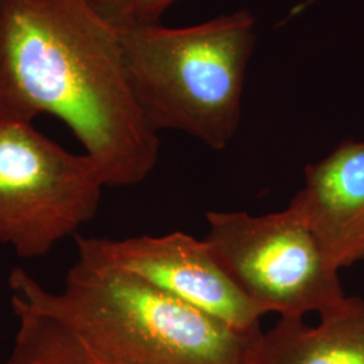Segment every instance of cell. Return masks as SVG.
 Returning a JSON list of instances; mask_svg holds the SVG:
<instances>
[{"label":"cell","instance_id":"3","mask_svg":"<svg viewBox=\"0 0 364 364\" xmlns=\"http://www.w3.org/2000/svg\"><path fill=\"white\" fill-rule=\"evenodd\" d=\"M131 88L156 131L185 132L223 150L242 122L257 19L237 10L188 27L120 25Z\"/></svg>","mask_w":364,"mask_h":364},{"label":"cell","instance_id":"9","mask_svg":"<svg viewBox=\"0 0 364 364\" xmlns=\"http://www.w3.org/2000/svg\"><path fill=\"white\" fill-rule=\"evenodd\" d=\"M13 347L1 364H107L60 321L11 294Z\"/></svg>","mask_w":364,"mask_h":364},{"label":"cell","instance_id":"5","mask_svg":"<svg viewBox=\"0 0 364 364\" xmlns=\"http://www.w3.org/2000/svg\"><path fill=\"white\" fill-rule=\"evenodd\" d=\"M205 236L223 270L266 314L304 318L320 316L346 301L338 270L331 266L316 236L299 213L254 216L208 212Z\"/></svg>","mask_w":364,"mask_h":364},{"label":"cell","instance_id":"11","mask_svg":"<svg viewBox=\"0 0 364 364\" xmlns=\"http://www.w3.org/2000/svg\"><path fill=\"white\" fill-rule=\"evenodd\" d=\"M108 21L117 25L132 0H88Z\"/></svg>","mask_w":364,"mask_h":364},{"label":"cell","instance_id":"8","mask_svg":"<svg viewBox=\"0 0 364 364\" xmlns=\"http://www.w3.org/2000/svg\"><path fill=\"white\" fill-rule=\"evenodd\" d=\"M250 364H364V301L347 297L309 326L281 317L255 343Z\"/></svg>","mask_w":364,"mask_h":364},{"label":"cell","instance_id":"7","mask_svg":"<svg viewBox=\"0 0 364 364\" xmlns=\"http://www.w3.org/2000/svg\"><path fill=\"white\" fill-rule=\"evenodd\" d=\"M289 207L308 224L332 267L340 272L364 260V141H344L309 164Z\"/></svg>","mask_w":364,"mask_h":364},{"label":"cell","instance_id":"1","mask_svg":"<svg viewBox=\"0 0 364 364\" xmlns=\"http://www.w3.org/2000/svg\"><path fill=\"white\" fill-rule=\"evenodd\" d=\"M0 109L65 123L108 188L144 182L159 136L131 88L119 28L88 0H0Z\"/></svg>","mask_w":364,"mask_h":364},{"label":"cell","instance_id":"10","mask_svg":"<svg viewBox=\"0 0 364 364\" xmlns=\"http://www.w3.org/2000/svg\"><path fill=\"white\" fill-rule=\"evenodd\" d=\"M176 1L178 0H132L117 26L161 22V16Z\"/></svg>","mask_w":364,"mask_h":364},{"label":"cell","instance_id":"6","mask_svg":"<svg viewBox=\"0 0 364 364\" xmlns=\"http://www.w3.org/2000/svg\"><path fill=\"white\" fill-rule=\"evenodd\" d=\"M77 258L132 275L242 332L266 312L235 285L208 243L183 232L124 239L76 236Z\"/></svg>","mask_w":364,"mask_h":364},{"label":"cell","instance_id":"4","mask_svg":"<svg viewBox=\"0 0 364 364\" xmlns=\"http://www.w3.org/2000/svg\"><path fill=\"white\" fill-rule=\"evenodd\" d=\"M103 188L90 156L0 109V245L23 259L48 255L96 216Z\"/></svg>","mask_w":364,"mask_h":364},{"label":"cell","instance_id":"2","mask_svg":"<svg viewBox=\"0 0 364 364\" xmlns=\"http://www.w3.org/2000/svg\"><path fill=\"white\" fill-rule=\"evenodd\" d=\"M9 287L107 364H250L262 333L237 331L132 275L80 258L60 289L23 267L11 270Z\"/></svg>","mask_w":364,"mask_h":364}]
</instances>
